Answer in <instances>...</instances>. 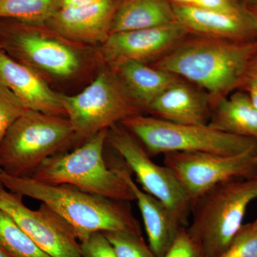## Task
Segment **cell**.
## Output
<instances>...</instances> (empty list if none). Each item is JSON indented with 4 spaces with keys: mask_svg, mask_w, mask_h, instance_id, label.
<instances>
[{
    "mask_svg": "<svg viewBox=\"0 0 257 257\" xmlns=\"http://www.w3.org/2000/svg\"><path fill=\"white\" fill-rule=\"evenodd\" d=\"M117 257H156L142 235L112 231L103 232Z\"/></svg>",
    "mask_w": 257,
    "mask_h": 257,
    "instance_id": "obj_23",
    "label": "cell"
},
{
    "mask_svg": "<svg viewBox=\"0 0 257 257\" xmlns=\"http://www.w3.org/2000/svg\"><path fill=\"white\" fill-rule=\"evenodd\" d=\"M0 248L11 257H52L42 251L14 219L2 209Z\"/></svg>",
    "mask_w": 257,
    "mask_h": 257,
    "instance_id": "obj_22",
    "label": "cell"
},
{
    "mask_svg": "<svg viewBox=\"0 0 257 257\" xmlns=\"http://www.w3.org/2000/svg\"><path fill=\"white\" fill-rule=\"evenodd\" d=\"M106 145L124 160L141 188L177 213L187 227L190 201L172 171L155 163L138 139L121 124L108 128Z\"/></svg>",
    "mask_w": 257,
    "mask_h": 257,
    "instance_id": "obj_9",
    "label": "cell"
},
{
    "mask_svg": "<svg viewBox=\"0 0 257 257\" xmlns=\"http://www.w3.org/2000/svg\"><path fill=\"white\" fill-rule=\"evenodd\" d=\"M0 82L14 93L28 109L67 117L62 93L52 89L40 74L15 60L1 48Z\"/></svg>",
    "mask_w": 257,
    "mask_h": 257,
    "instance_id": "obj_15",
    "label": "cell"
},
{
    "mask_svg": "<svg viewBox=\"0 0 257 257\" xmlns=\"http://www.w3.org/2000/svg\"><path fill=\"white\" fill-rule=\"evenodd\" d=\"M163 162L175 175L190 204L218 184L257 173L256 152L239 155L175 152L164 155Z\"/></svg>",
    "mask_w": 257,
    "mask_h": 257,
    "instance_id": "obj_10",
    "label": "cell"
},
{
    "mask_svg": "<svg viewBox=\"0 0 257 257\" xmlns=\"http://www.w3.org/2000/svg\"><path fill=\"white\" fill-rule=\"evenodd\" d=\"M192 7L228 14L243 15L250 13L248 8L241 5L239 0H194Z\"/></svg>",
    "mask_w": 257,
    "mask_h": 257,
    "instance_id": "obj_28",
    "label": "cell"
},
{
    "mask_svg": "<svg viewBox=\"0 0 257 257\" xmlns=\"http://www.w3.org/2000/svg\"><path fill=\"white\" fill-rule=\"evenodd\" d=\"M254 84L257 85V56L256 58L253 60L252 64H251V67H250L249 72H248L247 82L246 84ZM245 85V86H246Z\"/></svg>",
    "mask_w": 257,
    "mask_h": 257,
    "instance_id": "obj_31",
    "label": "cell"
},
{
    "mask_svg": "<svg viewBox=\"0 0 257 257\" xmlns=\"http://www.w3.org/2000/svg\"><path fill=\"white\" fill-rule=\"evenodd\" d=\"M28 110L18 96L0 82V144L10 126Z\"/></svg>",
    "mask_w": 257,
    "mask_h": 257,
    "instance_id": "obj_24",
    "label": "cell"
},
{
    "mask_svg": "<svg viewBox=\"0 0 257 257\" xmlns=\"http://www.w3.org/2000/svg\"><path fill=\"white\" fill-rule=\"evenodd\" d=\"M250 225L254 229H257V219L254 221H253V222L250 223Z\"/></svg>",
    "mask_w": 257,
    "mask_h": 257,
    "instance_id": "obj_35",
    "label": "cell"
},
{
    "mask_svg": "<svg viewBox=\"0 0 257 257\" xmlns=\"http://www.w3.org/2000/svg\"><path fill=\"white\" fill-rule=\"evenodd\" d=\"M177 22L191 35L247 41L257 39V20L251 12L238 15L172 4Z\"/></svg>",
    "mask_w": 257,
    "mask_h": 257,
    "instance_id": "obj_17",
    "label": "cell"
},
{
    "mask_svg": "<svg viewBox=\"0 0 257 257\" xmlns=\"http://www.w3.org/2000/svg\"><path fill=\"white\" fill-rule=\"evenodd\" d=\"M113 70L145 113L157 96L181 79L167 71L137 61H126Z\"/></svg>",
    "mask_w": 257,
    "mask_h": 257,
    "instance_id": "obj_18",
    "label": "cell"
},
{
    "mask_svg": "<svg viewBox=\"0 0 257 257\" xmlns=\"http://www.w3.org/2000/svg\"><path fill=\"white\" fill-rule=\"evenodd\" d=\"M5 189L4 187H3V184H2L1 181H0V190L2 189Z\"/></svg>",
    "mask_w": 257,
    "mask_h": 257,
    "instance_id": "obj_36",
    "label": "cell"
},
{
    "mask_svg": "<svg viewBox=\"0 0 257 257\" xmlns=\"http://www.w3.org/2000/svg\"><path fill=\"white\" fill-rule=\"evenodd\" d=\"M188 32L181 24L111 34L98 47L101 66L116 69L126 61L151 64L174 48Z\"/></svg>",
    "mask_w": 257,
    "mask_h": 257,
    "instance_id": "obj_12",
    "label": "cell"
},
{
    "mask_svg": "<svg viewBox=\"0 0 257 257\" xmlns=\"http://www.w3.org/2000/svg\"><path fill=\"white\" fill-rule=\"evenodd\" d=\"M213 108L205 91L181 79L157 96L147 113L176 124L204 125L209 124Z\"/></svg>",
    "mask_w": 257,
    "mask_h": 257,
    "instance_id": "obj_16",
    "label": "cell"
},
{
    "mask_svg": "<svg viewBox=\"0 0 257 257\" xmlns=\"http://www.w3.org/2000/svg\"><path fill=\"white\" fill-rule=\"evenodd\" d=\"M80 246L82 257H117L103 232L89 235L81 241Z\"/></svg>",
    "mask_w": 257,
    "mask_h": 257,
    "instance_id": "obj_26",
    "label": "cell"
},
{
    "mask_svg": "<svg viewBox=\"0 0 257 257\" xmlns=\"http://www.w3.org/2000/svg\"><path fill=\"white\" fill-rule=\"evenodd\" d=\"M60 9V0H0V19L41 25Z\"/></svg>",
    "mask_w": 257,
    "mask_h": 257,
    "instance_id": "obj_21",
    "label": "cell"
},
{
    "mask_svg": "<svg viewBox=\"0 0 257 257\" xmlns=\"http://www.w3.org/2000/svg\"><path fill=\"white\" fill-rule=\"evenodd\" d=\"M178 23L169 0H121L111 34L167 26Z\"/></svg>",
    "mask_w": 257,
    "mask_h": 257,
    "instance_id": "obj_19",
    "label": "cell"
},
{
    "mask_svg": "<svg viewBox=\"0 0 257 257\" xmlns=\"http://www.w3.org/2000/svg\"><path fill=\"white\" fill-rule=\"evenodd\" d=\"M164 257L204 256L189 236L186 226H184L179 231L175 242Z\"/></svg>",
    "mask_w": 257,
    "mask_h": 257,
    "instance_id": "obj_27",
    "label": "cell"
},
{
    "mask_svg": "<svg viewBox=\"0 0 257 257\" xmlns=\"http://www.w3.org/2000/svg\"><path fill=\"white\" fill-rule=\"evenodd\" d=\"M242 90L247 93L251 102H252L253 106L257 110V85L256 84H246Z\"/></svg>",
    "mask_w": 257,
    "mask_h": 257,
    "instance_id": "obj_30",
    "label": "cell"
},
{
    "mask_svg": "<svg viewBox=\"0 0 257 257\" xmlns=\"http://www.w3.org/2000/svg\"><path fill=\"white\" fill-rule=\"evenodd\" d=\"M62 102L75 135L77 148L96 134L125 119L145 114L123 87L114 70L101 66L95 79L82 92L62 93Z\"/></svg>",
    "mask_w": 257,
    "mask_h": 257,
    "instance_id": "obj_8",
    "label": "cell"
},
{
    "mask_svg": "<svg viewBox=\"0 0 257 257\" xmlns=\"http://www.w3.org/2000/svg\"><path fill=\"white\" fill-rule=\"evenodd\" d=\"M101 0H60L61 8H77L97 3Z\"/></svg>",
    "mask_w": 257,
    "mask_h": 257,
    "instance_id": "obj_29",
    "label": "cell"
},
{
    "mask_svg": "<svg viewBox=\"0 0 257 257\" xmlns=\"http://www.w3.org/2000/svg\"><path fill=\"white\" fill-rule=\"evenodd\" d=\"M5 189L44 203L74 230L79 241L96 232L119 231L142 235L130 202L83 191L70 184H50L32 177H13L0 170Z\"/></svg>",
    "mask_w": 257,
    "mask_h": 257,
    "instance_id": "obj_3",
    "label": "cell"
},
{
    "mask_svg": "<svg viewBox=\"0 0 257 257\" xmlns=\"http://www.w3.org/2000/svg\"><path fill=\"white\" fill-rule=\"evenodd\" d=\"M219 257H257V229L250 224H243Z\"/></svg>",
    "mask_w": 257,
    "mask_h": 257,
    "instance_id": "obj_25",
    "label": "cell"
},
{
    "mask_svg": "<svg viewBox=\"0 0 257 257\" xmlns=\"http://www.w3.org/2000/svg\"><path fill=\"white\" fill-rule=\"evenodd\" d=\"M133 134L150 156L175 152L239 155L257 152V140L214 130L208 124H181L145 114L120 123Z\"/></svg>",
    "mask_w": 257,
    "mask_h": 257,
    "instance_id": "obj_7",
    "label": "cell"
},
{
    "mask_svg": "<svg viewBox=\"0 0 257 257\" xmlns=\"http://www.w3.org/2000/svg\"><path fill=\"white\" fill-rule=\"evenodd\" d=\"M67 117L28 109L10 126L0 144V170L16 177H32L47 159L74 146Z\"/></svg>",
    "mask_w": 257,
    "mask_h": 257,
    "instance_id": "obj_5",
    "label": "cell"
},
{
    "mask_svg": "<svg viewBox=\"0 0 257 257\" xmlns=\"http://www.w3.org/2000/svg\"><path fill=\"white\" fill-rule=\"evenodd\" d=\"M107 130H102L71 152L47 159L32 175L39 182L70 184L85 192L116 200H135L133 190L114 164L104 157Z\"/></svg>",
    "mask_w": 257,
    "mask_h": 257,
    "instance_id": "obj_6",
    "label": "cell"
},
{
    "mask_svg": "<svg viewBox=\"0 0 257 257\" xmlns=\"http://www.w3.org/2000/svg\"><path fill=\"white\" fill-rule=\"evenodd\" d=\"M172 4L183 5V6H193L194 0H169Z\"/></svg>",
    "mask_w": 257,
    "mask_h": 257,
    "instance_id": "obj_32",
    "label": "cell"
},
{
    "mask_svg": "<svg viewBox=\"0 0 257 257\" xmlns=\"http://www.w3.org/2000/svg\"><path fill=\"white\" fill-rule=\"evenodd\" d=\"M0 48L50 84L77 82L101 67L98 47L71 41L45 24L0 19Z\"/></svg>",
    "mask_w": 257,
    "mask_h": 257,
    "instance_id": "obj_2",
    "label": "cell"
},
{
    "mask_svg": "<svg viewBox=\"0 0 257 257\" xmlns=\"http://www.w3.org/2000/svg\"><path fill=\"white\" fill-rule=\"evenodd\" d=\"M248 9L251 12V13H252L253 16L255 17L257 20V3L256 4L251 5V7L248 8Z\"/></svg>",
    "mask_w": 257,
    "mask_h": 257,
    "instance_id": "obj_33",
    "label": "cell"
},
{
    "mask_svg": "<svg viewBox=\"0 0 257 257\" xmlns=\"http://www.w3.org/2000/svg\"><path fill=\"white\" fill-rule=\"evenodd\" d=\"M208 125L223 133L257 140V110L242 89L216 104Z\"/></svg>",
    "mask_w": 257,
    "mask_h": 257,
    "instance_id": "obj_20",
    "label": "cell"
},
{
    "mask_svg": "<svg viewBox=\"0 0 257 257\" xmlns=\"http://www.w3.org/2000/svg\"><path fill=\"white\" fill-rule=\"evenodd\" d=\"M112 162L133 190L143 217L149 246L156 257L165 256L185 225L177 213L135 183L132 172L121 157Z\"/></svg>",
    "mask_w": 257,
    "mask_h": 257,
    "instance_id": "obj_14",
    "label": "cell"
},
{
    "mask_svg": "<svg viewBox=\"0 0 257 257\" xmlns=\"http://www.w3.org/2000/svg\"><path fill=\"white\" fill-rule=\"evenodd\" d=\"M256 56L257 39L234 41L189 34L150 65L200 87L214 107L231 93L243 89Z\"/></svg>",
    "mask_w": 257,
    "mask_h": 257,
    "instance_id": "obj_1",
    "label": "cell"
},
{
    "mask_svg": "<svg viewBox=\"0 0 257 257\" xmlns=\"http://www.w3.org/2000/svg\"><path fill=\"white\" fill-rule=\"evenodd\" d=\"M23 197L0 190V209L9 214L42 251L52 257H82L80 241L73 228L44 203L37 209L24 204Z\"/></svg>",
    "mask_w": 257,
    "mask_h": 257,
    "instance_id": "obj_11",
    "label": "cell"
},
{
    "mask_svg": "<svg viewBox=\"0 0 257 257\" xmlns=\"http://www.w3.org/2000/svg\"><path fill=\"white\" fill-rule=\"evenodd\" d=\"M121 0H101L77 8H61L45 25L71 41L99 47L111 35Z\"/></svg>",
    "mask_w": 257,
    "mask_h": 257,
    "instance_id": "obj_13",
    "label": "cell"
},
{
    "mask_svg": "<svg viewBox=\"0 0 257 257\" xmlns=\"http://www.w3.org/2000/svg\"><path fill=\"white\" fill-rule=\"evenodd\" d=\"M0 257H11L0 248Z\"/></svg>",
    "mask_w": 257,
    "mask_h": 257,
    "instance_id": "obj_34",
    "label": "cell"
},
{
    "mask_svg": "<svg viewBox=\"0 0 257 257\" xmlns=\"http://www.w3.org/2000/svg\"><path fill=\"white\" fill-rule=\"evenodd\" d=\"M256 199L257 173L218 184L191 202L186 229L203 256L219 257L226 251Z\"/></svg>",
    "mask_w": 257,
    "mask_h": 257,
    "instance_id": "obj_4",
    "label": "cell"
}]
</instances>
